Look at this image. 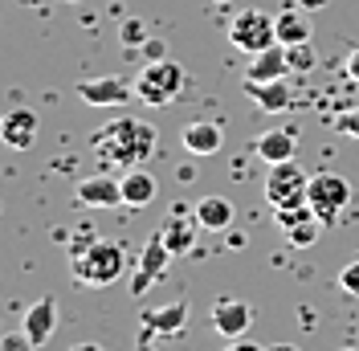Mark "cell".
Returning <instances> with one entry per match:
<instances>
[{
    "instance_id": "1",
    "label": "cell",
    "mask_w": 359,
    "mask_h": 351,
    "mask_svg": "<svg viewBox=\"0 0 359 351\" xmlns=\"http://www.w3.org/2000/svg\"><path fill=\"white\" fill-rule=\"evenodd\" d=\"M90 147L98 155V164L127 172V168H139L143 159L156 155V131L147 123H139V119H114L102 131H94Z\"/></svg>"
},
{
    "instance_id": "2",
    "label": "cell",
    "mask_w": 359,
    "mask_h": 351,
    "mask_svg": "<svg viewBox=\"0 0 359 351\" xmlns=\"http://www.w3.org/2000/svg\"><path fill=\"white\" fill-rule=\"evenodd\" d=\"M184 94V66L159 58V62H147L135 78V98L147 102V107H168Z\"/></svg>"
},
{
    "instance_id": "3",
    "label": "cell",
    "mask_w": 359,
    "mask_h": 351,
    "mask_svg": "<svg viewBox=\"0 0 359 351\" xmlns=\"http://www.w3.org/2000/svg\"><path fill=\"white\" fill-rule=\"evenodd\" d=\"M74 274L82 278L86 286H111L123 278V270H127V258H123V249L118 241H107V237H98V241L90 245L82 258H74Z\"/></svg>"
},
{
    "instance_id": "4",
    "label": "cell",
    "mask_w": 359,
    "mask_h": 351,
    "mask_svg": "<svg viewBox=\"0 0 359 351\" xmlns=\"http://www.w3.org/2000/svg\"><path fill=\"white\" fill-rule=\"evenodd\" d=\"M306 192H311V172H302L294 159H286V164H269L266 200L273 204V208H294V204H306Z\"/></svg>"
},
{
    "instance_id": "5",
    "label": "cell",
    "mask_w": 359,
    "mask_h": 351,
    "mask_svg": "<svg viewBox=\"0 0 359 351\" xmlns=\"http://www.w3.org/2000/svg\"><path fill=\"white\" fill-rule=\"evenodd\" d=\"M229 41L245 53H262L278 41V29H273V17L262 13V8H241L233 21H229Z\"/></svg>"
},
{
    "instance_id": "6",
    "label": "cell",
    "mask_w": 359,
    "mask_h": 351,
    "mask_svg": "<svg viewBox=\"0 0 359 351\" xmlns=\"http://www.w3.org/2000/svg\"><path fill=\"white\" fill-rule=\"evenodd\" d=\"M172 258H176V253L168 249L163 233H151V237L143 241L139 262H135V274H131V294L135 298H143L156 282H163V274H168V262H172Z\"/></svg>"
},
{
    "instance_id": "7",
    "label": "cell",
    "mask_w": 359,
    "mask_h": 351,
    "mask_svg": "<svg viewBox=\"0 0 359 351\" xmlns=\"http://www.w3.org/2000/svg\"><path fill=\"white\" fill-rule=\"evenodd\" d=\"M306 200H311L314 217L323 220V225H331V220L351 204V184H347L343 176H335V172H318V176H311V192H306Z\"/></svg>"
},
{
    "instance_id": "8",
    "label": "cell",
    "mask_w": 359,
    "mask_h": 351,
    "mask_svg": "<svg viewBox=\"0 0 359 351\" xmlns=\"http://www.w3.org/2000/svg\"><path fill=\"white\" fill-rule=\"evenodd\" d=\"M37 131H41L37 110L17 107V110H8V114H0V143L13 147V152H29L37 143Z\"/></svg>"
},
{
    "instance_id": "9",
    "label": "cell",
    "mask_w": 359,
    "mask_h": 351,
    "mask_svg": "<svg viewBox=\"0 0 359 351\" xmlns=\"http://www.w3.org/2000/svg\"><path fill=\"white\" fill-rule=\"evenodd\" d=\"M135 94V82L127 78H86V82H78V98L90 102V107H123V102H131Z\"/></svg>"
},
{
    "instance_id": "10",
    "label": "cell",
    "mask_w": 359,
    "mask_h": 351,
    "mask_svg": "<svg viewBox=\"0 0 359 351\" xmlns=\"http://www.w3.org/2000/svg\"><path fill=\"white\" fill-rule=\"evenodd\" d=\"M139 323H143V347H151V339L156 335H180L184 323H188V303L180 298V303H168V307H151L139 314Z\"/></svg>"
},
{
    "instance_id": "11",
    "label": "cell",
    "mask_w": 359,
    "mask_h": 351,
    "mask_svg": "<svg viewBox=\"0 0 359 351\" xmlns=\"http://www.w3.org/2000/svg\"><path fill=\"white\" fill-rule=\"evenodd\" d=\"M74 197H78V204H86V208H118L123 204V180L102 176V172L86 176V180H78Z\"/></svg>"
},
{
    "instance_id": "12",
    "label": "cell",
    "mask_w": 359,
    "mask_h": 351,
    "mask_svg": "<svg viewBox=\"0 0 359 351\" xmlns=\"http://www.w3.org/2000/svg\"><path fill=\"white\" fill-rule=\"evenodd\" d=\"M278 78H290V62H286V45L282 41L253 53V62L245 69V82H278Z\"/></svg>"
},
{
    "instance_id": "13",
    "label": "cell",
    "mask_w": 359,
    "mask_h": 351,
    "mask_svg": "<svg viewBox=\"0 0 359 351\" xmlns=\"http://www.w3.org/2000/svg\"><path fill=\"white\" fill-rule=\"evenodd\" d=\"M180 139H184V152L192 155V159H196V155L204 159V155L221 152L224 131H221V123H212V119H196V123H188V127H184Z\"/></svg>"
},
{
    "instance_id": "14",
    "label": "cell",
    "mask_w": 359,
    "mask_h": 351,
    "mask_svg": "<svg viewBox=\"0 0 359 351\" xmlns=\"http://www.w3.org/2000/svg\"><path fill=\"white\" fill-rule=\"evenodd\" d=\"M294 152H298V135L286 131V127L262 131L253 139V155H257L262 164H286V159H294Z\"/></svg>"
},
{
    "instance_id": "15",
    "label": "cell",
    "mask_w": 359,
    "mask_h": 351,
    "mask_svg": "<svg viewBox=\"0 0 359 351\" xmlns=\"http://www.w3.org/2000/svg\"><path fill=\"white\" fill-rule=\"evenodd\" d=\"M249 323H253V310H249V303H241V298H221V303L212 307V327L221 331L224 339H241L249 331Z\"/></svg>"
},
{
    "instance_id": "16",
    "label": "cell",
    "mask_w": 359,
    "mask_h": 351,
    "mask_svg": "<svg viewBox=\"0 0 359 351\" xmlns=\"http://www.w3.org/2000/svg\"><path fill=\"white\" fill-rule=\"evenodd\" d=\"M245 94L266 110V114H282V110L294 102V90H290L286 78H278V82H245Z\"/></svg>"
},
{
    "instance_id": "17",
    "label": "cell",
    "mask_w": 359,
    "mask_h": 351,
    "mask_svg": "<svg viewBox=\"0 0 359 351\" xmlns=\"http://www.w3.org/2000/svg\"><path fill=\"white\" fill-rule=\"evenodd\" d=\"M53 327H57V303L45 294V298H37L33 307L25 310V335H29V339L41 347L45 339L53 335Z\"/></svg>"
},
{
    "instance_id": "18",
    "label": "cell",
    "mask_w": 359,
    "mask_h": 351,
    "mask_svg": "<svg viewBox=\"0 0 359 351\" xmlns=\"http://www.w3.org/2000/svg\"><path fill=\"white\" fill-rule=\"evenodd\" d=\"M192 217L201 220V229H208V233H224L233 225V217H237V208H233V200H224V197H204Z\"/></svg>"
},
{
    "instance_id": "19",
    "label": "cell",
    "mask_w": 359,
    "mask_h": 351,
    "mask_svg": "<svg viewBox=\"0 0 359 351\" xmlns=\"http://www.w3.org/2000/svg\"><path fill=\"white\" fill-rule=\"evenodd\" d=\"M196 229H201V220H192V217H184V213H176V217L168 220L159 233H163L168 249L180 258V253H192V249H196Z\"/></svg>"
},
{
    "instance_id": "20",
    "label": "cell",
    "mask_w": 359,
    "mask_h": 351,
    "mask_svg": "<svg viewBox=\"0 0 359 351\" xmlns=\"http://www.w3.org/2000/svg\"><path fill=\"white\" fill-rule=\"evenodd\" d=\"M273 29H278V41L282 45H298V41H311V21H306V8H282L273 17Z\"/></svg>"
},
{
    "instance_id": "21",
    "label": "cell",
    "mask_w": 359,
    "mask_h": 351,
    "mask_svg": "<svg viewBox=\"0 0 359 351\" xmlns=\"http://www.w3.org/2000/svg\"><path fill=\"white\" fill-rule=\"evenodd\" d=\"M151 200H156V180L143 172V168H127V176H123V204L147 208Z\"/></svg>"
},
{
    "instance_id": "22",
    "label": "cell",
    "mask_w": 359,
    "mask_h": 351,
    "mask_svg": "<svg viewBox=\"0 0 359 351\" xmlns=\"http://www.w3.org/2000/svg\"><path fill=\"white\" fill-rule=\"evenodd\" d=\"M318 229H323V220H318V217H311V220H302V225H294V229H286L290 249H311V245L318 241Z\"/></svg>"
},
{
    "instance_id": "23",
    "label": "cell",
    "mask_w": 359,
    "mask_h": 351,
    "mask_svg": "<svg viewBox=\"0 0 359 351\" xmlns=\"http://www.w3.org/2000/svg\"><path fill=\"white\" fill-rule=\"evenodd\" d=\"M286 62H290V74H311L318 66L311 41H298V45H286Z\"/></svg>"
},
{
    "instance_id": "24",
    "label": "cell",
    "mask_w": 359,
    "mask_h": 351,
    "mask_svg": "<svg viewBox=\"0 0 359 351\" xmlns=\"http://www.w3.org/2000/svg\"><path fill=\"white\" fill-rule=\"evenodd\" d=\"M311 217H314L311 200H306V204H294V208H273V220H278V229H282V233L294 229V225H302V220H311Z\"/></svg>"
},
{
    "instance_id": "25",
    "label": "cell",
    "mask_w": 359,
    "mask_h": 351,
    "mask_svg": "<svg viewBox=\"0 0 359 351\" xmlns=\"http://www.w3.org/2000/svg\"><path fill=\"white\" fill-rule=\"evenodd\" d=\"M98 241V233H94V229H90V225H82V229H74V237H69V262H74V258H82V253H86L90 245Z\"/></svg>"
},
{
    "instance_id": "26",
    "label": "cell",
    "mask_w": 359,
    "mask_h": 351,
    "mask_svg": "<svg viewBox=\"0 0 359 351\" xmlns=\"http://www.w3.org/2000/svg\"><path fill=\"white\" fill-rule=\"evenodd\" d=\"M118 37H123V45H143V41H147V25L135 21V17H127L123 29H118Z\"/></svg>"
},
{
    "instance_id": "27",
    "label": "cell",
    "mask_w": 359,
    "mask_h": 351,
    "mask_svg": "<svg viewBox=\"0 0 359 351\" xmlns=\"http://www.w3.org/2000/svg\"><path fill=\"white\" fill-rule=\"evenodd\" d=\"M0 351H37V343L25 331H8V335H0Z\"/></svg>"
},
{
    "instance_id": "28",
    "label": "cell",
    "mask_w": 359,
    "mask_h": 351,
    "mask_svg": "<svg viewBox=\"0 0 359 351\" xmlns=\"http://www.w3.org/2000/svg\"><path fill=\"white\" fill-rule=\"evenodd\" d=\"M331 127H335L339 135H351V139H359V110H343Z\"/></svg>"
},
{
    "instance_id": "29",
    "label": "cell",
    "mask_w": 359,
    "mask_h": 351,
    "mask_svg": "<svg viewBox=\"0 0 359 351\" xmlns=\"http://www.w3.org/2000/svg\"><path fill=\"white\" fill-rule=\"evenodd\" d=\"M339 290L351 294V298H359V262H351L343 274H339Z\"/></svg>"
},
{
    "instance_id": "30",
    "label": "cell",
    "mask_w": 359,
    "mask_h": 351,
    "mask_svg": "<svg viewBox=\"0 0 359 351\" xmlns=\"http://www.w3.org/2000/svg\"><path fill=\"white\" fill-rule=\"evenodd\" d=\"M221 351H262V343H249L245 335H241V339H224Z\"/></svg>"
},
{
    "instance_id": "31",
    "label": "cell",
    "mask_w": 359,
    "mask_h": 351,
    "mask_svg": "<svg viewBox=\"0 0 359 351\" xmlns=\"http://www.w3.org/2000/svg\"><path fill=\"white\" fill-rule=\"evenodd\" d=\"M163 53H168V49H163V41H143V58H147V62H159Z\"/></svg>"
},
{
    "instance_id": "32",
    "label": "cell",
    "mask_w": 359,
    "mask_h": 351,
    "mask_svg": "<svg viewBox=\"0 0 359 351\" xmlns=\"http://www.w3.org/2000/svg\"><path fill=\"white\" fill-rule=\"evenodd\" d=\"M347 78H351V82H359V49H351V53H347Z\"/></svg>"
},
{
    "instance_id": "33",
    "label": "cell",
    "mask_w": 359,
    "mask_h": 351,
    "mask_svg": "<svg viewBox=\"0 0 359 351\" xmlns=\"http://www.w3.org/2000/svg\"><path fill=\"white\" fill-rule=\"evenodd\" d=\"M294 4H298V8H306V13H311V8H323V4H327V0H294Z\"/></svg>"
},
{
    "instance_id": "34",
    "label": "cell",
    "mask_w": 359,
    "mask_h": 351,
    "mask_svg": "<svg viewBox=\"0 0 359 351\" xmlns=\"http://www.w3.org/2000/svg\"><path fill=\"white\" fill-rule=\"evenodd\" d=\"M266 351H298V347H294V343H269Z\"/></svg>"
},
{
    "instance_id": "35",
    "label": "cell",
    "mask_w": 359,
    "mask_h": 351,
    "mask_svg": "<svg viewBox=\"0 0 359 351\" xmlns=\"http://www.w3.org/2000/svg\"><path fill=\"white\" fill-rule=\"evenodd\" d=\"M74 351H102V347H98V343H78Z\"/></svg>"
},
{
    "instance_id": "36",
    "label": "cell",
    "mask_w": 359,
    "mask_h": 351,
    "mask_svg": "<svg viewBox=\"0 0 359 351\" xmlns=\"http://www.w3.org/2000/svg\"><path fill=\"white\" fill-rule=\"evenodd\" d=\"M143 351H156V347H143Z\"/></svg>"
},
{
    "instance_id": "37",
    "label": "cell",
    "mask_w": 359,
    "mask_h": 351,
    "mask_svg": "<svg viewBox=\"0 0 359 351\" xmlns=\"http://www.w3.org/2000/svg\"><path fill=\"white\" fill-rule=\"evenodd\" d=\"M66 4H74V0H66Z\"/></svg>"
},
{
    "instance_id": "38",
    "label": "cell",
    "mask_w": 359,
    "mask_h": 351,
    "mask_svg": "<svg viewBox=\"0 0 359 351\" xmlns=\"http://www.w3.org/2000/svg\"><path fill=\"white\" fill-rule=\"evenodd\" d=\"M343 351H351V347H343Z\"/></svg>"
}]
</instances>
